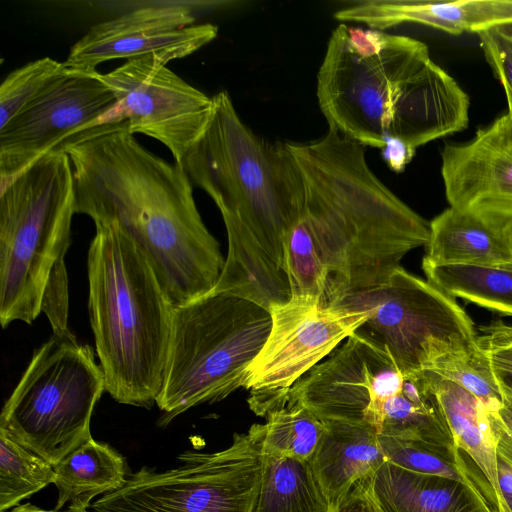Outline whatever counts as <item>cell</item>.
<instances>
[{
  "mask_svg": "<svg viewBox=\"0 0 512 512\" xmlns=\"http://www.w3.org/2000/svg\"><path fill=\"white\" fill-rule=\"evenodd\" d=\"M501 392V407L496 413H488V417L497 456L512 467V394Z\"/></svg>",
  "mask_w": 512,
  "mask_h": 512,
  "instance_id": "cell-30",
  "label": "cell"
},
{
  "mask_svg": "<svg viewBox=\"0 0 512 512\" xmlns=\"http://www.w3.org/2000/svg\"><path fill=\"white\" fill-rule=\"evenodd\" d=\"M441 176L450 207L506 232L512 227V112L441 151Z\"/></svg>",
  "mask_w": 512,
  "mask_h": 512,
  "instance_id": "cell-15",
  "label": "cell"
},
{
  "mask_svg": "<svg viewBox=\"0 0 512 512\" xmlns=\"http://www.w3.org/2000/svg\"><path fill=\"white\" fill-rule=\"evenodd\" d=\"M334 306L367 311L355 333L382 346L405 374L439 369L479 349L473 322L454 297L402 267L383 285Z\"/></svg>",
  "mask_w": 512,
  "mask_h": 512,
  "instance_id": "cell-9",
  "label": "cell"
},
{
  "mask_svg": "<svg viewBox=\"0 0 512 512\" xmlns=\"http://www.w3.org/2000/svg\"><path fill=\"white\" fill-rule=\"evenodd\" d=\"M271 314L248 299L210 292L175 306L161 392L165 426L188 409L243 387L271 329Z\"/></svg>",
  "mask_w": 512,
  "mask_h": 512,
  "instance_id": "cell-7",
  "label": "cell"
},
{
  "mask_svg": "<svg viewBox=\"0 0 512 512\" xmlns=\"http://www.w3.org/2000/svg\"><path fill=\"white\" fill-rule=\"evenodd\" d=\"M65 72L63 62L43 57L13 70L0 86V128Z\"/></svg>",
  "mask_w": 512,
  "mask_h": 512,
  "instance_id": "cell-26",
  "label": "cell"
},
{
  "mask_svg": "<svg viewBox=\"0 0 512 512\" xmlns=\"http://www.w3.org/2000/svg\"><path fill=\"white\" fill-rule=\"evenodd\" d=\"M58 491L55 510L85 512L92 499L121 488L128 476L124 457L109 444L92 437L53 466Z\"/></svg>",
  "mask_w": 512,
  "mask_h": 512,
  "instance_id": "cell-21",
  "label": "cell"
},
{
  "mask_svg": "<svg viewBox=\"0 0 512 512\" xmlns=\"http://www.w3.org/2000/svg\"><path fill=\"white\" fill-rule=\"evenodd\" d=\"M479 6L480 0H364L339 9L334 18L380 31L416 23L460 35L476 32Z\"/></svg>",
  "mask_w": 512,
  "mask_h": 512,
  "instance_id": "cell-20",
  "label": "cell"
},
{
  "mask_svg": "<svg viewBox=\"0 0 512 512\" xmlns=\"http://www.w3.org/2000/svg\"><path fill=\"white\" fill-rule=\"evenodd\" d=\"M98 74L65 72L0 128V189L46 153L96 126L122 121Z\"/></svg>",
  "mask_w": 512,
  "mask_h": 512,
  "instance_id": "cell-12",
  "label": "cell"
},
{
  "mask_svg": "<svg viewBox=\"0 0 512 512\" xmlns=\"http://www.w3.org/2000/svg\"><path fill=\"white\" fill-rule=\"evenodd\" d=\"M423 260L435 265L512 267V248L504 231L479 216L449 206L429 223Z\"/></svg>",
  "mask_w": 512,
  "mask_h": 512,
  "instance_id": "cell-18",
  "label": "cell"
},
{
  "mask_svg": "<svg viewBox=\"0 0 512 512\" xmlns=\"http://www.w3.org/2000/svg\"><path fill=\"white\" fill-rule=\"evenodd\" d=\"M378 512H496L467 484L401 468L386 461L364 479Z\"/></svg>",
  "mask_w": 512,
  "mask_h": 512,
  "instance_id": "cell-16",
  "label": "cell"
},
{
  "mask_svg": "<svg viewBox=\"0 0 512 512\" xmlns=\"http://www.w3.org/2000/svg\"><path fill=\"white\" fill-rule=\"evenodd\" d=\"M476 34L486 61L504 89L507 111L512 112V25L490 27Z\"/></svg>",
  "mask_w": 512,
  "mask_h": 512,
  "instance_id": "cell-28",
  "label": "cell"
},
{
  "mask_svg": "<svg viewBox=\"0 0 512 512\" xmlns=\"http://www.w3.org/2000/svg\"><path fill=\"white\" fill-rule=\"evenodd\" d=\"M323 423L325 431L310 462L335 509L357 481L373 475L387 459L372 426Z\"/></svg>",
  "mask_w": 512,
  "mask_h": 512,
  "instance_id": "cell-17",
  "label": "cell"
},
{
  "mask_svg": "<svg viewBox=\"0 0 512 512\" xmlns=\"http://www.w3.org/2000/svg\"><path fill=\"white\" fill-rule=\"evenodd\" d=\"M429 371L463 387L483 403L488 413H496L501 407L500 386L492 372L488 357L480 346L470 358L456 360Z\"/></svg>",
  "mask_w": 512,
  "mask_h": 512,
  "instance_id": "cell-27",
  "label": "cell"
},
{
  "mask_svg": "<svg viewBox=\"0 0 512 512\" xmlns=\"http://www.w3.org/2000/svg\"><path fill=\"white\" fill-rule=\"evenodd\" d=\"M104 391L92 347L71 331L53 334L5 402L0 430L55 466L92 437L91 416Z\"/></svg>",
  "mask_w": 512,
  "mask_h": 512,
  "instance_id": "cell-8",
  "label": "cell"
},
{
  "mask_svg": "<svg viewBox=\"0 0 512 512\" xmlns=\"http://www.w3.org/2000/svg\"><path fill=\"white\" fill-rule=\"evenodd\" d=\"M498 482L507 506L512 512V467L498 458Z\"/></svg>",
  "mask_w": 512,
  "mask_h": 512,
  "instance_id": "cell-34",
  "label": "cell"
},
{
  "mask_svg": "<svg viewBox=\"0 0 512 512\" xmlns=\"http://www.w3.org/2000/svg\"><path fill=\"white\" fill-rule=\"evenodd\" d=\"M53 479L51 464L0 430V512L19 506Z\"/></svg>",
  "mask_w": 512,
  "mask_h": 512,
  "instance_id": "cell-25",
  "label": "cell"
},
{
  "mask_svg": "<svg viewBox=\"0 0 512 512\" xmlns=\"http://www.w3.org/2000/svg\"><path fill=\"white\" fill-rule=\"evenodd\" d=\"M195 20L192 9L181 4L133 9L91 26L70 48L64 67L93 75L99 64L114 59L155 55L167 64L187 57L218 35L216 25Z\"/></svg>",
  "mask_w": 512,
  "mask_h": 512,
  "instance_id": "cell-14",
  "label": "cell"
},
{
  "mask_svg": "<svg viewBox=\"0 0 512 512\" xmlns=\"http://www.w3.org/2000/svg\"><path fill=\"white\" fill-rule=\"evenodd\" d=\"M328 128L364 147L389 137L417 149L467 128L470 100L425 43L340 23L317 73Z\"/></svg>",
  "mask_w": 512,
  "mask_h": 512,
  "instance_id": "cell-4",
  "label": "cell"
},
{
  "mask_svg": "<svg viewBox=\"0 0 512 512\" xmlns=\"http://www.w3.org/2000/svg\"><path fill=\"white\" fill-rule=\"evenodd\" d=\"M502 338L512 342V326L504 324H495L488 327Z\"/></svg>",
  "mask_w": 512,
  "mask_h": 512,
  "instance_id": "cell-36",
  "label": "cell"
},
{
  "mask_svg": "<svg viewBox=\"0 0 512 512\" xmlns=\"http://www.w3.org/2000/svg\"><path fill=\"white\" fill-rule=\"evenodd\" d=\"M94 225L88 310L105 391L151 408L163 386L174 306L132 236L115 220Z\"/></svg>",
  "mask_w": 512,
  "mask_h": 512,
  "instance_id": "cell-5",
  "label": "cell"
},
{
  "mask_svg": "<svg viewBox=\"0 0 512 512\" xmlns=\"http://www.w3.org/2000/svg\"><path fill=\"white\" fill-rule=\"evenodd\" d=\"M173 469L142 466L92 503V512H252L263 469L258 435L235 433L217 452L187 450Z\"/></svg>",
  "mask_w": 512,
  "mask_h": 512,
  "instance_id": "cell-10",
  "label": "cell"
},
{
  "mask_svg": "<svg viewBox=\"0 0 512 512\" xmlns=\"http://www.w3.org/2000/svg\"><path fill=\"white\" fill-rule=\"evenodd\" d=\"M126 120L81 132L60 148L70 157L76 213L117 221L141 246L172 305L214 290L225 259L177 163L152 153Z\"/></svg>",
  "mask_w": 512,
  "mask_h": 512,
  "instance_id": "cell-2",
  "label": "cell"
},
{
  "mask_svg": "<svg viewBox=\"0 0 512 512\" xmlns=\"http://www.w3.org/2000/svg\"><path fill=\"white\" fill-rule=\"evenodd\" d=\"M269 312L270 333L248 369L245 385L251 391V409L262 416L286 404L291 387L355 334L369 315L324 307L307 295H292Z\"/></svg>",
  "mask_w": 512,
  "mask_h": 512,
  "instance_id": "cell-11",
  "label": "cell"
},
{
  "mask_svg": "<svg viewBox=\"0 0 512 512\" xmlns=\"http://www.w3.org/2000/svg\"><path fill=\"white\" fill-rule=\"evenodd\" d=\"M478 337V345L486 353L500 389L512 394V342L502 338L488 327Z\"/></svg>",
  "mask_w": 512,
  "mask_h": 512,
  "instance_id": "cell-29",
  "label": "cell"
},
{
  "mask_svg": "<svg viewBox=\"0 0 512 512\" xmlns=\"http://www.w3.org/2000/svg\"><path fill=\"white\" fill-rule=\"evenodd\" d=\"M422 372L455 445L473 460L502 506L507 512H511L499 488L498 456L487 409L460 385L433 371Z\"/></svg>",
  "mask_w": 512,
  "mask_h": 512,
  "instance_id": "cell-19",
  "label": "cell"
},
{
  "mask_svg": "<svg viewBox=\"0 0 512 512\" xmlns=\"http://www.w3.org/2000/svg\"><path fill=\"white\" fill-rule=\"evenodd\" d=\"M310 460L263 455L259 492L252 512H333Z\"/></svg>",
  "mask_w": 512,
  "mask_h": 512,
  "instance_id": "cell-22",
  "label": "cell"
},
{
  "mask_svg": "<svg viewBox=\"0 0 512 512\" xmlns=\"http://www.w3.org/2000/svg\"><path fill=\"white\" fill-rule=\"evenodd\" d=\"M505 233H506V235H507V237L509 239V242H510V245H511V248H512V227L509 228L508 230H506Z\"/></svg>",
  "mask_w": 512,
  "mask_h": 512,
  "instance_id": "cell-37",
  "label": "cell"
},
{
  "mask_svg": "<svg viewBox=\"0 0 512 512\" xmlns=\"http://www.w3.org/2000/svg\"><path fill=\"white\" fill-rule=\"evenodd\" d=\"M98 78L114 93L129 131L162 143L177 164L210 122L213 96L188 84L155 55L127 60Z\"/></svg>",
  "mask_w": 512,
  "mask_h": 512,
  "instance_id": "cell-13",
  "label": "cell"
},
{
  "mask_svg": "<svg viewBox=\"0 0 512 512\" xmlns=\"http://www.w3.org/2000/svg\"><path fill=\"white\" fill-rule=\"evenodd\" d=\"M512 25V0H480L479 22L475 34L483 29Z\"/></svg>",
  "mask_w": 512,
  "mask_h": 512,
  "instance_id": "cell-31",
  "label": "cell"
},
{
  "mask_svg": "<svg viewBox=\"0 0 512 512\" xmlns=\"http://www.w3.org/2000/svg\"><path fill=\"white\" fill-rule=\"evenodd\" d=\"M264 424L251 426L264 456L310 460L325 431L324 423L299 404L286 402L267 413Z\"/></svg>",
  "mask_w": 512,
  "mask_h": 512,
  "instance_id": "cell-24",
  "label": "cell"
},
{
  "mask_svg": "<svg viewBox=\"0 0 512 512\" xmlns=\"http://www.w3.org/2000/svg\"><path fill=\"white\" fill-rule=\"evenodd\" d=\"M70 157L52 150L0 189V322L32 324L43 312L53 334L68 328L65 255L76 214Z\"/></svg>",
  "mask_w": 512,
  "mask_h": 512,
  "instance_id": "cell-6",
  "label": "cell"
},
{
  "mask_svg": "<svg viewBox=\"0 0 512 512\" xmlns=\"http://www.w3.org/2000/svg\"><path fill=\"white\" fill-rule=\"evenodd\" d=\"M427 281L452 297L512 315V267L422 262Z\"/></svg>",
  "mask_w": 512,
  "mask_h": 512,
  "instance_id": "cell-23",
  "label": "cell"
},
{
  "mask_svg": "<svg viewBox=\"0 0 512 512\" xmlns=\"http://www.w3.org/2000/svg\"><path fill=\"white\" fill-rule=\"evenodd\" d=\"M333 512H378L365 488L364 479L357 481L351 487Z\"/></svg>",
  "mask_w": 512,
  "mask_h": 512,
  "instance_id": "cell-33",
  "label": "cell"
},
{
  "mask_svg": "<svg viewBox=\"0 0 512 512\" xmlns=\"http://www.w3.org/2000/svg\"><path fill=\"white\" fill-rule=\"evenodd\" d=\"M303 181V204L286 248L292 295L332 307L383 285L429 223L372 171L363 145L329 129L306 143L285 142Z\"/></svg>",
  "mask_w": 512,
  "mask_h": 512,
  "instance_id": "cell-1",
  "label": "cell"
},
{
  "mask_svg": "<svg viewBox=\"0 0 512 512\" xmlns=\"http://www.w3.org/2000/svg\"><path fill=\"white\" fill-rule=\"evenodd\" d=\"M416 150L400 138L389 137L381 148V155L392 171L400 173L412 161Z\"/></svg>",
  "mask_w": 512,
  "mask_h": 512,
  "instance_id": "cell-32",
  "label": "cell"
},
{
  "mask_svg": "<svg viewBox=\"0 0 512 512\" xmlns=\"http://www.w3.org/2000/svg\"><path fill=\"white\" fill-rule=\"evenodd\" d=\"M10 512H73V511H70V510L60 511V510H55V509L46 510V509L37 507L35 505H32L30 503H27V504L19 505V506L13 508L12 511H10ZM85 512H89V511H85Z\"/></svg>",
  "mask_w": 512,
  "mask_h": 512,
  "instance_id": "cell-35",
  "label": "cell"
},
{
  "mask_svg": "<svg viewBox=\"0 0 512 512\" xmlns=\"http://www.w3.org/2000/svg\"><path fill=\"white\" fill-rule=\"evenodd\" d=\"M210 122L178 164L218 207L228 252L213 292L267 310L291 299L286 248L303 204V181L285 142L256 135L227 91L213 96Z\"/></svg>",
  "mask_w": 512,
  "mask_h": 512,
  "instance_id": "cell-3",
  "label": "cell"
}]
</instances>
